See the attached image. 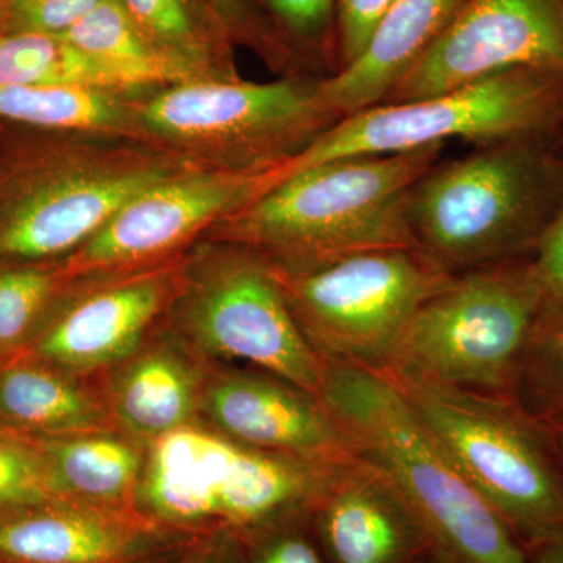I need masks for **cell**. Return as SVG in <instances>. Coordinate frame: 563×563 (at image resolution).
<instances>
[{"label":"cell","instance_id":"obj_40","mask_svg":"<svg viewBox=\"0 0 563 563\" xmlns=\"http://www.w3.org/2000/svg\"><path fill=\"white\" fill-rule=\"evenodd\" d=\"M558 147H559V151H561L562 155H563V133L561 135V139H559V141H558Z\"/></svg>","mask_w":563,"mask_h":563},{"label":"cell","instance_id":"obj_20","mask_svg":"<svg viewBox=\"0 0 563 563\" xmlns=\"http://www.w3.org/2000/svg\"><path fill=\"white\" fill-rule=\"evenodd\" d=\"M35 439L49 459L68 501L150 521L136 507V493L146 459L131 440L111 431Z\"/></svg>","mask_w":563,"mask_h":563},{"label":"cell","instance_id":"obj_15","mask_svg":"<svg viewBox=\"0 0 563 563\" xmlns=\"http://www.w3.org/2000/svg\"><path fill=\"white\" fill-rule=\"evenodd\" d=\"M199 410L218 432L258 450L329 468L361 459L318 396L262 369L214 374Z\"/></svg>","mask_w":563,"mask_h":563},{"label":"cell","instance_id":"obj_26","mask_svg":"<svg viewBox=\"0 0 563 563\" xmlns=\"http://www.w3.org/2000/svg\"><path fill=\"white\" fill-rule=\"evenodd\" d=\"M73 285L60 261L0 263V361L31 344Z\"/></svg>","mask_w":563,"mask_h":563},{"label":"cell","instance_id":"obj_32","mask_svg":"<svg viewBox=\"0 0 563 563\" xmlns=\"http://www.w3.org/2000/svg\"><path fill=\"white\" fill-rule=\"evenodd\" d=\"M103 0H9L5 32L65 35Z\"/></svg>","mask_w":563,"mask_h":563},{"label":"cell","instance_id":"obj_37","mask_svg":"<svg viewBox=\"0 0 563 563\" xmlns=\"http://www.w3.org/2000/svg\"><path fill=\"white\" fill-rule=\"evenodd\" d=\"M550 428L551 432H553L555 448H558V453L561 455L563 463V424H550Z\"/></svg>","mask_w":563,"mask_h":563},{"label":"cell","instance_id":"obj_27","mask_svg":"<svg viewBox=\"0 0 563 563\" xmlns=\"http://www.w3.org/2000/svg\"><path fill=\"white\" fill-rule=\"evenodd\" d=\"M517 399L547 424H563V302L543 307L526 352Z\"/></svg>","mask_w":563,"mask_h":563},{"label":"cell","instance_id":"obj_34","mask_svg":"<svg viewBox=\"0 0 563 563\" xmlns=\"http://www.w3.org/2000/svg\"><path fill=\"white\" fill-rule=\"evenodd\" d=\"M533 268L544 295V306L563 302V206L533 254Z\"/></svg>","mask_w":563,"mask_h":563},{"label":"cell","instance_id":"obj_31","mask_svg":"<svg viewBox=\"0 0 563 563\" xmlns=\"http://www.w3.org/2000/svg\"><path fill=\"white\" fill-rule=\"evenodd\" d=\"M239 540L246 563H329L310 512L288 515Z\"/></svg>","mask_w":563,"mask_h":563},{"label":"cell","instance_id":"obj_35","mask_svg":"<svg viewBox=\"0 0 563 563\" xmlns=\"http://www.w3.org/2000/svg\"><path fill=\"white\" fill-rule=\"evenodd\" d=\"M185 563H246L242 543L235 537L222 536L220 544L202 558L192 559Z\"/></svg>","mask_w":563,"mask_h":563},{"label":"cell","instance_id":"obj_7","mask_svg":"<svg viewBox=\"0 0 563 563\" xmlns=\"http://www.w3.org/2000/svg\"><path fill=\"white\" fill-rule=\"evenodd\" d=\"M151 141L203 169L262 173L298 158L340 120L321 79H201L133 96Z\"/></svg>","mask_w":563,"mask_h":563},{"label":"cell","instance_id":"obj_36","mask_svg":"<svg viewBox=\"0 0 563 563\" xmlns=\"http://www.w3.org/2000/svg\"><path fill=\"white\" fill-rule=\"evenodd\" d=\"M529 563H563V533L525 548Z\"/></svg>","mask_w":563,"mask_h":563},{"label":"cell","instance_id":"obj_14","mask_svg":"<svg viewBox=\"0 0 563 563\" xmlns=\"http://www.w3.org/2000/svg\"><path fill=\"white\" fill-rule=\"evenodd\" d=\"M185 257L187 252L135 272L76 282L18 355L77 377L128 361L168 313Z\"/></svg>","mask_w":563,"mask_h":563},{"label":"cell","instance_id":"obj_1","mask_svg":"<svg viewBox=\"0 0 563 563\" xmlns=\"http://www.w3.org/2000/svg\"><path fill=\"white\" fill-rule=\"evenodd\" d=\"M191 168L150 141L5 124L0 263L62 261L141 191Z\"/></svg>","mask_w":563,"mask_h":563},{"label":"cell","instance_id":"obj_38","mask_svg":"<svg viewBox=\"0 0 563 563\" xmlns=\"http://www.w3.org/2000/svg\"><path fill=\"white\" fill-rule=\"evenodd\" d=\"M7 10H9V0H0V33L5 32Z\"/></svg>","mask_w":563,"mask_h":563},{"label":"cell","instance_id":"obj_23","mask_svg":"<svg viewBox=\"0 0 563 563\" xmlns=\"http://www.w3.org/2000/svg\"><path fill=\"white\" fill-rule=\"evenodd\" d=\"M133 96L68 87H0V122L38 131L96 133L152 141Z\"/></svg>","mask_w":563,"mask_h":563},{"label":"cell","instance_id":"obj_3","mask_svg":"<svg viewBox=\"0 0 563 563\" xmlns=\"http://www.w3.org/2000/svg\"><path fill=\"white\" fill-rule=\"evenodd\" d=\"M320 399L358 455L387 474L451 563H529L501 517L468 483L383 369L325 361Z\"/></svg>","mask_w":563,"mask_h":563},{"label":"cell","instance_id":"obj_8","mask_svg":"<svg viewBox=\"0 0 563 563\" xmlns=\"http://www.w3.org/2000/svg\"><path fill=\"white\" fill-rule=\"evenodd\" d=\"M543 307L533 255L455 274L413 314L385 369L517 399Z\"/></svg>","mask_w":563,"mask_h":563},{"label":"cell","instance_id":"obj_12","mask_svg":"<svg viewBox=\"0 0 563 563\" xmlns=\"http://www.w3.org/2000/svg\"><path fill=\"white\" fill-rule=\"evenodd\" d=\"M288 165L262 173L191 168L158 181L62 258L63 273L76 284L173 261L214 224L273 190L288 176Z\"/></svg>","mask_w":563,"mask_h":563},{"label":"cell","instance_id":"obj_41","mask_svg":"<svg viewBox=\"0 0 563 563\" xmlns=\"http://www.w3.org/2000/svg\"><path fill=\"white\" fill-rule=\"evenodd\" d=\"M3 128H5V124H3V122H0V133H2Z\"/></svg>","mask_w":563,"mask_h":563},{"label":"cell","instance_id":"obj_33","mask_svg":"<svg viewBox=\"0 0 563 563\" xmlns=\"http://www.w3.org/2000/svg\"><path fill=\"white\" fill-rule=\"evenodd\" d=\"M393 0H336L335 55L336 69L361 54L377 21Z\"/></svg>","mask_w":563,"mask_h":563},{"label":"cell","instance_id":"obj_5","mask_svg":"<svg viewBox=\"0 0 563 563\" xmlns=\"http://www.w3.org/2000/svg\"><path fill=\"white\" fill-rule=\"evenodd\" d=\"M335 468L247 446L190 422L152 442L136 507L163 531L185 539H242L288 515L310 512Z\"/></svg>","mask_w":563,"mask_h":563},{"label":"cell","instance_id":"obj_24","mask_svg":"<svg viewBox=\"0 0 563 563\" xmlns=\"http://www.w3.org/2000/svg\"><path fill=\"white\" fill-rule=\"evenodd\" d=\"M0 87H68L139 96L140 85L62 35L0 33Z\"/></svg>","mask_w":563,"mask_h":563},{"label":"cell","instance_id":"obj_29","mask_svg":"<svg viewBox=\"0 0 563 563\" xmlns=\"http://www.w3.org/2000/svg\"><path fill=\"white\" fill-rule=\"evenodd\" d=\"M302 57L335 60L336 0H255Z\"/></svg>","mask_w":563,"mask_h":563},{"label":"cell","instance_id":"obj_13","mask_svg":"<svg viewBox=\"0 0 563 563\" xmlns=\"http://www.w3.org/2000/svg\"><path fill=\"white\" fill-rule=\"evenodd\" d=\"M510 69L563 79V0H463L385 102L431 98Z\"/></svg>","mask_w":563,"mask_h":563},{"label":"cell","instance_id":"obj_28","mask_svg":"<svg viewBox=\"0 0 563 563\" xmlns=\"http://www.w3.org/2000/svg\"><path fill=\"white\" fill-rule=\"evenodd\" d=\"M68 501L35 437L0 422V510Z\"/></svg>","mask_w":563,"mask_h":563},{"label":"cell","instance_id":"obj_16","mask_svg":"<svg viewBox=\"0 0 563 563\" xmlns=\"http://www.w3.org/2000/svg\"><path fill=\"white\" fill-rule=\"evenodd\" d=\"M310 518L329 563H422L435 554L412 507L362 457L333 470Z\"/></svg>","mask_w":563,"mask_h":563},{"label":"cell","instance_id":"obj_39","mask_svg":"<svg viewBox=\"0 0 563 563\" xmlns=\"http://www.w3.org/2000/svg\"><path fill=\"white\" fill-rule=\"evenodd\" d=\"M422 563H451L448 562L446 559L442 558V555L433 554L431 558L426 559Z\"/></svg>","mask_w":563,"mask_h":563},{"label":"cell","instance_id":"obj_10","mask_svg":"<svg viewBox=\"0 0 563 563\" xmlns=\"http://www.w3.org/2000/svg\"><path fill=\"white\" fill-rule=\"evenodd\" d=\"M166 317L196 350L251 363L320 398L325 361L313 350L261 255L236 244L196 243Z\"/></svg>","mask_w":563,"mask_h":563},{"label":"cell","instance_id":"obj_9","mask_svg":"<svg viewBox=\"0 0 563 563\" xmlns=\"http://www.w3.org/2000/svg\"><path fill=\"white\" fill-rule=\"evenodd\" d=\"M563 133V79L532 69L492 74L409 102H385L335 122L290 162L288 176L352 157H380L443 146L448 140L481 147Z\"/></svg>","mask_w":563,"mask_h":563},{"label":"cell","instance_id":"obj_21","mask_svg":"<svg viewBox=\"0 0 563 563\" xmlns=\"http://www.w3.org/2000/svg\"><path fill=\"white\" fill-rule=\"evenodd\" d=\"M128 361L111 393L113 420L152 442L190 424L203 387L195 366L169 344H155Z\"/></svg>","mask_w":563,"mask_h":563},{"label":"cell","instance_id":"obj_18","mask_svg":"<svg viewBox=\"0 0 563 563\" xmlns=\"http://www.w3.org/2000/svg\"><path fill=\"white\" fill-rule=\"evenodd\" d=\"M463 0H393L361 54L321 79V92L342 120L388 98L448 27Z\"/></svg>","mask_w":563,"mask_h":563},{"label":"cell","instance_id":"obj_25","mask_svg":"<svg viewBox=\"0 0 563 563\" xmlns=\"http://www.w3.org/2000/svg\"><path fill=\"white\" fill-rule=\"evenodd\" d=\"M62 36L91 57L120 70L143 90L192 80L144 36L121 0H103Z\"/></svg>","mask_w":563,"mask_h":563},{"label":"cell","instance_id":"obj_19","mask_svg":"<svg viewBox=\"0 0 563 563\" xmlns=\"http://www.w3.org/2000/svg\"><path fill=\"white\" fill-rule=\"evenodd\" d=\"M80 379L25 355L0 361V422L33 437L111 431L109 407Z\"/></svg>","mask_w":563,"mask_h":563},{"label":"cell","instance_id":"obj_4","mask_svg":"<svg viewBox=\"0 0 563 563\" xmlns=\"http://www.w3.org/2000/svg\"><path fill=\"white\" fill-rule=\"evenodd\" d=\"M563 206V155L515 140L433 166L407 196L421 251L450 273L533 255Z\"/></svg>","mask_w":563,"mask_h":563},{"label":"cell","instance_id":"obj_2","mask_svg":"<svg viewBox=\"0 0 563 563\" xmlns=\"http://www.w3.org/2000/svg\"><path fill=\"white\" fill-rule=\"evenodd\" d=\"M442 150L310 166L229 214L202 240L246 247L287 269L361 252L420 250L407 220V196L437 165Z\"/></svg>","mask_w":563,"mask_h":563},{"label":"cell","instance_id":"obj_11","mask_svg":"<svg viewBox=\"0 0 563 563\" xmlns=\"http://www.w3.org/2000/svg\"><path fill=\"white\" fill-rule=\"evenodd\" d=\"M269 269L324 361L372 369L390 365L413 314L455 276L421 250L361 252L310 268Z\"/></svg>","mask_w":563,"mask_h":563},{"label":"cell","instance_id":"obj_6","mask_svg":"<svg viewBox=\"0 0 563 563\" xmlns=\"http://www.w3.org/2000/svg\"><path fill=\"white\" fill-rule=\"evenodd\" d=\"M383 372L523 550L563 533V463L550 424L515 398Z\"/></svg>","mask_w":563,"mask_h":563},{"label":"cell","instance_id":"obj_17","mask_svg":"<svg viewBox=\"0 0 563 563\" xmlns=\"http://www.w3.org/2000/svg\"><path fill=\"white\" fill-rule=\"evenodd\" d=\"M176 533L70 501L0 510V563H155Z\"/></svg>","mask_w":563,"mask_h":563},{"label":"cell","instance_id":"obj_30","mask_svg":"<svg viewBox=\"0 0 563 563\" xmlns=\"http://www.w3.org/2000/svg\"><path fill=\"white\" fill-rule=\"evenodd\" d=\"M235 46H244L261 55L276 69H291L302 55L285 38L272 18L255 0H209Z\"/></svg>","mask_w":563,"mask_h":563},{"label":"cell","instance_id":"obj_22","mask_svg":"<svg viewBox=\"0 0 563 563\" xmlns=\"http://www.w3.org/2000/svg\"><path fill=\"white\" fill-rule=\"evenodd\" d=\"M140 31L192 80L240 77L233 41L209 0H121Z\"/></svg>","mask_w":563,"mask_h":563}]
</instances>
